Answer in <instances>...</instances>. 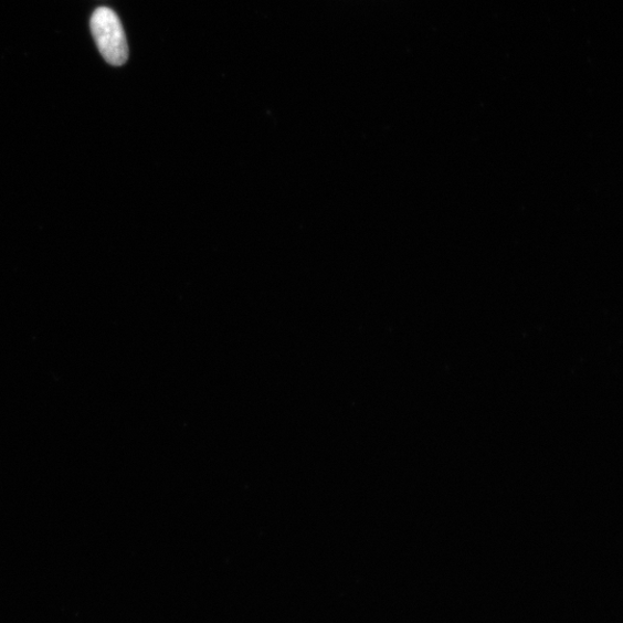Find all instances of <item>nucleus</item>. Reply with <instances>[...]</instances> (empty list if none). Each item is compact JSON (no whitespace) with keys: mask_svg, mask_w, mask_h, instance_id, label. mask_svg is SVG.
Segmentation results:
<instances>
[{"mask_svg":"<svg viewBox=\"0 0 623 623\" xmlns=\"http://www.w3.org/2000/svg\"><path fill=\"white\" fill-rule=\"evenodd\" d=\"M91 31L106 62L122 66L128 60V45L118 15L108 8H98L91 19Z\"/></svg>","mask_w":623,"mask_h":623,"instance_id":"f257e3e1","label":"nucleus"}]
</instances>
